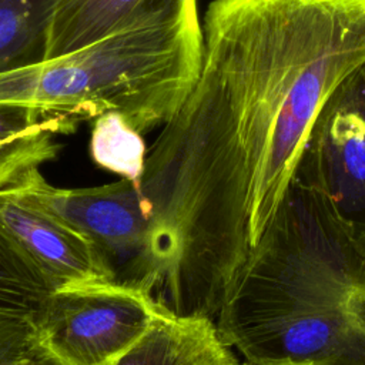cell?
<instances>
[{
	"mask_svg": "<svg viewBox=\"0 0 365 365\" xmlns=\"http://www.w3.org/2000/svg\"><path fill=\"white\" fill-rule=\"evenodd\" d=\"M6 191L84 234L117 282L174 315L215 319L251 251L245 154L194 90L163 124L138 178L61 188L31 168Z\"/></svg>",
	"mask_w": 365,
	"mask_h": 365,
	"instance_id": "obj_1",
	"label": "cell"
},
{
	"mask_svg": "<svg viewBox=\"0 0 365 365\" xmlns=\"http://www.w3.org/2000/svg\"><path fill=\"white\" fill-rule=\"evenodd\" d=\"M215 324L250 362L365 365V242L291 181Z\"/></svg>",
	"mask_w": 365,
	"mask_h": 365,
	"instance_id": "obj_2",
	"label": "cell"
},
{
	"mask_svg": "<svg viewBox=\"0 0 365 365\" xmlns=\"http://www.w3.org/2000/svg\"><path fill=\"white\" fill-rule=\"evenodd\" d=\"M197 0H153L133 21L64 56L0 74V104L74 121L115 113L145 134L165 124L201 67Z\"/></svg>",
	"mask_w": 365,
	"mask_h": 365,
	"instance_id": "obj_3",
	"label": "cell"
},
{
	"mask_svg": "<svg viewBox=\"0 0 365 365\" xmlns=\"http://www.w3.org/2000/svg\"><path fill=\"white\" fill-rule=\"evenodd\" d=\"M161 309L120 282L57 288L33 318L38 346L54 365H117Z\"/></svg>",
	"mask_w": 365,
	"mask_h": 365,
	"instance_id": "obj_4",
	"label": "cell"
},
{
	"mask_svg": "<svg viewBox=\"0 0 365 365\" xmlns=\"http://www.w3.org/2000/svg\"><path fill=\"white\" fill-rule=\"evenodd\" d=\"M291 181L311 191L342 228L365 242V64L322 104Z\"/></svg>",
	"mask_w": 365,
	"mask_h": 365,
	"instance_id": "obj_5",
	"label": "cell"
},
{
	"mask_svg": "<svg viewBox=\"0 0 365 365\" xmlns=\"http://www.w3.org/2000/svg\"><path fill=\"white\" fill-rule=\"evenodd\" d=\"M0 225L56 288L115 281L101 254L84 234L3 190Z\"/></svg>",
	"mask_w": 365,
	"mask_h": 365,
	"instance_id": "obj_6",
	"label": "cell"
},
{
	"mask_svg": "<svg viewBox=\"0 0 365 365\" xmlns=\"http://www.w3.org/2000/svg\"><path fill=\"white\" fill-rule=\"evenodd\" d=\"M117 365H240L215 319L160 311Z\"/></svg>",
	"mask_w": 365,
	"mask_h": 365,
	"instance_id": "obj_7",
	"label": "cell"
},
{
	"mask_svg": "<svg viewBox=\"0 0 365 365\" xmlns=\"http://www.w3.org/2000/svg\"><path fill=\"white\" fill-rule=\"evenodd\" d=\"M77 121L14 104H0V190L31 168L53 160L57 134L73 133Z\"/></svg>",
	"mask_w": 365,
	"mask_h": 365,
	"instance_id": "obj_8",
	"label": "cell"
},
{
	"mask_svg": "<svg viewBox=\"0 0 365 365\" xmlns=\"http://www.w3.org/2000/svg\"><path fill=\"white\" fill-rule=\"evenodd\" d=\"M153 0H53L46 58L88 46L138 17Z\"/></svg>",
	"mask_w": 365,
	"mask_h": 365,
	"instance_id": "obj_9",
	"label": "cell"
},
{
	"mask_svg": "<svg viewBox=\"0 0 365 365\" xmlns=\"http://www.w3.org/2000/svg\"><path fill=\"white\" fill-rule=\"evenodd\" d=\"M53 0H0V74L46 58Z\"/></svg>",
	"mask_w": 365,
	"mask_h": 365,
	"instance_id": "obj_10",
	"label": "cell"
},
{
	"mask_svg": "<svg viewBox=\"0 0 365 365\" xmlns=\"http://www.w3.org/2000/svg\"><path fill=\"white\" fill-rule=\"evenodd\" d=\"M56 285L0 225V312L34 318Z\"/></svg>",
	"mask_w": 365,
	"mask_h": 365,
	"instance_id": "obj_11",
	"label": "cell"
},
{
	"mask_svg": "<svg viewBox=\"0 0 365 365\" xmlns=\"http://www.w3.org/2000/svg\"><path fill=\"white\" fill-rule=\"evenodd\" d=\"M90 153L96 164L128 180L140 177L147 157L143 134L115 113L94 120Z\"/></svg>",
	"mask_w": 365,
	"mask_h": 365,
	"instance_id": "obj_12",
	"label": "cell"
},
{
	"mask_svg": "<svg viewBox=\"0 0 365 365\" xmlns=\"http://www.w3.org/2000/svg\"><path fill=\"white\" fill-rule=\"evenodd\" d=\"M31 317L0 312V365H43Z\"/></svg>",
	"mask_w": 365,
	"mask_h": 365,
	"instance_id": "obj_13",
	"label": "cell"
},
{
	"mask_svg": "<svg viewBox=\"0 0 365 365\" xmlns=\"http://www.w3.org/2000/svg\"><path fill=\"white\" fill-rule=\"evenodd\" d=\"M240 365H304V364H294V362H279V364H257V362H250V361H244Z\"/></svg>",
	"mask_w": 365,
	"mask_h": 365,
	"instance_id": "obj_14",
	"label": "cell"
},
{
	"mask_svg": "<svg viewBox=\"0 0 365 365\" xmlns=\"http://www.w3.org/2000/svg\"><path fill=\"white\" fill-rule=\"evenodd\" d=\"M43 365H54V364H51V362H50V361H47V359H46V361H44V362H43Z\"/></svg>",
	"mask_w": 365,
	"mask_h": 365,
	"instance_id": "obj_15",
	"label": "cell"
}]
</instances>
